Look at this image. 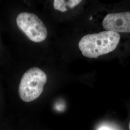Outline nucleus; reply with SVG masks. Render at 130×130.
Instances as JSON below:
<instances>
[{
	"label": "nucleus",
	"mask_w": 130,
	"mask_h": 130,
	"mask_svg": "<svg viewBox=\"0 0 130 130\" xmlns=\"http://www.w3.org/2000/svg\"><path fill=\"white\" fill-rule=\"evenodd\" d=\"M98 130H112L110 129H109V128H107V127H101L100 128H99Z\"/></svg>",
	"instance_id": "0eeeda50"
},
{
	"label": "nucleus",
	"mask_w": 130,
	"mask_h": 130,
	"mask_svg": "<svg viewBox=\"0 0 130 130\" xmlns=\"http://www.w3.org/2000/svg\"><path fill=\"white\" fill-rule=\"evenodd\" d=\"M120 41L119 33L104 30L84 36L79 42V49L84 56L97 58L114 51Z\"/></svg>",
	"instance_id": "f257e3e1"
},
{
	"label": "nucleus",
	"mask_w": 130,
	"mask_h": 130,
	"mask_svg": "<svg viewBox=\"0 0 130 130\" xmlns=\"http://www.w3.org/2000/svg\"><path fill=\"white\" fill-rule=\"evenodd\" d=\"M102 25L106 30L130 33V12L107 14L103 19Z\"/></svg>",
	"instance_id": "20e7f679"
},
{
	"label": "nucleus",
	"mask_w": 130,
	"mask_h": 130,
	"mask_svg": "<svg viewBox=\"0 0 130 130\" xmlns=\"http://www.w3.org/2000/svg\"><path fill=\"white\" fill-rule=\"evenodd\" d=\"M82 1L79 0H70L67 2V6L70 8H73L75 6L79 5Z\"/></svg>",
	"instance_id": "423d86ee"
},
{
	"label": "nucleus",
	"mask_w": 130,
	"mask_h": 130,
	"mask_svg": "<svg viewBox=\"0 0 130 130\" xmlns=\"http://www.w3.org/2000/svg\"><path fill=\"white\" fill-rule=\"evenodd\" d=\"M47 82V76L38 68H32L24 74L19 87V97L26 102L39 98L43 92Z\"/></svg>",
	"instance_id": "f03ea898"
},
{
	"label": "nucleus",
	"mask_w": 130,
	"mask_h": 130,
	"mask_svg": "<svg viewBox=\"0 0 130 130\" xmlns=\"http://www.w3.org/2000/svg\"><path fill=\"white\" fill-rule=\"evenodd\" d=\"M129 130H130V121L129 122Z\"/></svg>",
	"instance_id": "6e6552de"
},
{
	"label": "nucleus",
	"mask_w": 130,
	"mask_h": 130,
	"mask_svg": "<svg viewBox=\"0 0 130 130\" xmlns=\"http://www.w3.org/2000/svg\"><path fill=\"white\" fill-rule=\"evenodd\" d=\"M54 8L55 10L64 12L67 11L66 6H67V3L65 1L55 0L54 1Z\"/></svg>",
	"instance_id": "39448f33"
},
{
	"label": "nucleus",
	"mask_w": 130,
	"mask_h": 130,
	"mask_svg": "<svg viewBox=\"0 0 130 130\" xmlns=\"http://www.w3.org/2000/svg\"><path fill=\"white\" fill-rule=\"evenodd\" d=\"M19 28L31 41L41 42L47 36V30L44 24L37 15L23 12L19 14L16 19Z\"/></svg>",
	"instance_id": "7ed1b4c3"
}]
</instances>
